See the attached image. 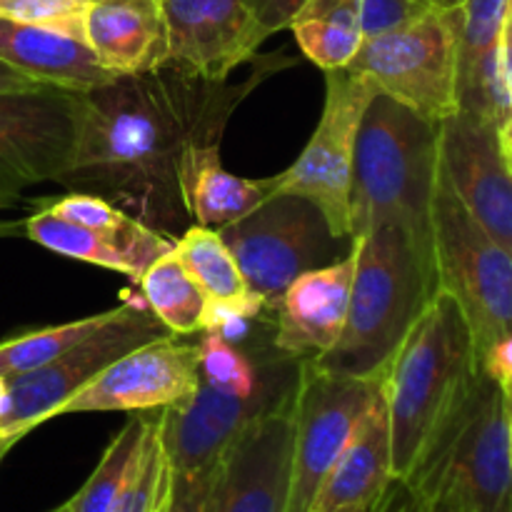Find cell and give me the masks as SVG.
Returning <instances> with one entry per match:
<instances>
[{
	"label": "cell",
	"instance_id": "6da1fadb",
	"mask_svg": "<svg viewBox=\"0 0 512 512\" xmlns=\"http://www.w3.org/2000/svg\"><path fill=\"white\" fill-rule=\"evenodd\" d=\"M273 65L230 83L168 60L83 90L75 153L60 185L100 195L175 240L193 225L180 193L185 155L198 145H220L230 115Z\"/></svg>",
	"mask_w": 512,
	"mask_h": 512
},
{
	"label": "cell",
	"instance_id": "7a4b0ae2",
	"mask_svg": "<svg viewBox=\"0 0 512 512\" xmlns=\"http://www.w3.org/2000/svg\"><path fill=\"white\" fill-rule=\"evenodd\" d=\"M255 318H225L200 333L198 388L185 403L158 413L170 465V500L203 508L215 465L258 418L293 408L303 360L253 338Z\"/></svg>",
	"mask_w": 512,
	"mask_h": 512
},
{
	"label": "cell",
	"instance_id": "3957f363",
	"mask_svg": "<svg viewBox=\"0 0 512 512\" xmlns=\"http://www.w3.org/2000/svg\"><path fill=\"white\" fill-rule=\"evenodd\" d=\"M478 375L473 335L460 305L445 290L430 298L423 315L378 375L393 443V475L408 483L468 398Z\"/></svg>",
	"mask_w": 512,
	"mask_h": 512
},
{
	"label": "cell",
	"instance_id": "277c9868",
	"mask_svg": "<svg viewBox=\"0 0 512 512\" xmlns=\"http://www.w3.org/2000/svg\"><path fill=\"white\" fill-rule=\"evenodd\" d=\"M440 170V123L375 93L355 140L350 233L403 228L433 260V195Z\"/></svg>",
	"mask_w": 512,
	"mask_h": 512
},
{
	"label": "cell",
	"instance_id": "5b68a950",
	"mask_svg": "<svg viewBox=\"0 0 512 512\" xmlns=\"http://www.w3.org/2000/svg\"><path fill=\"white\" fill-rule=\"evenodd\" d=\"M348 318L333 350L310 363L348 378H378L438 293L435 263L395 225L355 238Z\"/></svg>",
	"mask_w": 512,
	"mask_h": 512
},
{
	"label": "cell",
	"instance_id": "8992f818",
	"mask_svg": "<svg viewBox=\"0 0 512 512\" xmlns=\"http://www.w3.org/2000/svg\"><path fill=\"white\" fill-rule=\"evenodd\" d=\"M430 218L438 290L463 310L478 365L512 340V258L470 218L443 170L435 180Z\"/></svg>",
	"mask_w": 512,
	"mask_h": 512
},
{
	"label": "cell",
	"instance_id": "52a82bcc",
	"mask_svg": "<svg viewBox=\"0 0 512 512\" xmlns=\"http://www.w3.org/2000/svg\"><path fill=\"white\" fill-rule=\"evenodd\" d=\"M423 500L455 488L470 512H503L512 495L508 400L485 373L475 375L443 433L408 480Z\"/></svg>",
	"mask_w": 512,
	"mask_h": 512
},
{
	"label": "cell",
	"instance_id": "ba28073f",
	"mask_svg": "<svg viewBox=\"0 0 512 512\" xmlns=\"http://www.w3.org/2000/svg\"><path fill=\"white\" fill-rule=\"evenodd\" d=\"M218 233L238 260L250 293L270 315L298 275L335 263L355 248V240L333 233L318 205L285 190H275Z\"/></svg>",
	"mask_w": 512,
	"mask_h": 512
},
{
	"label": "cell",
	"instance_id": "9c48e42d",
	"mask_svg": "<svg viewBox=\"0 0 512 512\" xmlns=\"http://www.w3.org/2000/svg\"><path fill=\"white\" fill-rule=\"evenodd\" d=\"M170 333L153 310L123 305L110 310L108 320L95 333L80 340L50 363L5 380V400L0 408V458L20 438L50 418L93 378H98L113 360L130 350L168 338Z\"/></svg>",
	"mask_w": 512,
	"mask_h": 512
},
{
	"label": "cell",
	"instance_id": "30bf717a",
	"mask_svg": "<svg viewBox=\"0 0 512 512\" xmlns=\"http://www.w3.org/2000/svg\"><path fill=\"white\" fill-rule=\"evenodd\" d=\"M348 70L373 83L378 93L443 123L460 108L453 8H430L400 28L365 38Z\"/></svg>",
	"mask_w": 512,
	"mask_h": 512
},
{
	"label": "cell",
	"instance_id": "8fae6325",
	"mask_svg": "<svg viewBox=\"0 0 512 512\" xmlns=\"http://www.w3.org/2000/svg\"><path fill=\"white\" fill-rule=\"evenodd\" d=\"M378 90L348 68L325 73V105L303 153L275 175L278 190L295 193L318 205L338 238L350 233V188H353L355 140L370 100Z\"/></svg>",
	"mask_w": 512,
	"mask_h": 512
},
{
	"label": "cell",
	"instance_id": "7c38bea8",
	"mask_svg": "<svg viewBox=\"0 0 512 512\" xmlns=\"http://www.w3.org/2000/svg\"><path fill=\"white\" fill-rule=\"evenodd\" d=\"M83 90L40 85L0 93V210L40 183H60L75 153Z\"/></svg>",
	"mask_w": 512,
	"mask_h": 512
},
{
	"label": "cell",
	"instance_id": "4fadbf2b",
	"mask_svg": "<svg viewBox=\"0 0 512 512\" xmlns=\"http://www.w3.org/2000/svg\"><path fill=\"white\" fill-rule=\"evenodd\" d=\"M23 233L55 255L98 265L130 280H140L153 260L173 248V240L110 200L78 190H68V195L50 200L23 220Z\"/></svg>",
	"mask_w": 512,
	"mask_h": 512
},
{
	"label": "cell",
	"instance_id": "5bb4252c",
	"mask_svg": "<svg viewBox=\"0 0 512 512\" xmlns=\"http://www.w3.org/2000/svg\"><path fill=\"white\" fill-rule=\"evenodd\" d=\"M170 60L208 80H228L260 45L290 28L305 0H160Z\"/></svg>",
	"mask_w": 512,
	"mask_h": 512
},
{
	"label": "cell",
	"instance_id": "9a60e30c",
	"mask_svg": "<svg viewBox=\"0 0 512 512\" xmlns=\"http://www.w3.org/2000/svg\"><path fill=\"white\" fill-rule=\"evenodd\" d=\"M378 378H348L303 360L293 403V483L288 512H310L320 485L373 403Z\"/></svg>",
	"mask_w": 512,
	"mask_h": 512
},
{
	"label": "cell",
	"instance_id": "2e32d148",
	"mask_svg": "<svg viewBox=\"0 0 512 512\" xmlns=\"http://www.w3.org/2000/svg\"><path fill=\"white\" fill-rule=\"evenodd\" d=\"M440 170L470 218L512 258V150L498 125L470 110L445 118Z\"/></svg>",
	"mask_w": 512,
	"mask_h": 512
},
{
	"label": "cell",
	"instance_id": "e0dca14e",
	"mask_svg": "<svg viewBox=\"0 0 512 512\" xmlns=\"http://www.w3.org/2000/svg\"><path fill=\"white\" fill-rule=\"evenodd\" d=\"M198 388V343L175 335L150 340L113 360L98 378L73 395L58 415L150 413L185 403Z\"/></svg>",
	"mask_w": 512,
	"mask_h": 512
},
{
	"label": "cell",
	"instance_id": "ac0fdd59",
	"mask_svg": "<svg viewBox=\"0 0 512 512\" xmlns=\"http://www.w3.org/2000/svg\"><path fill=\"white\" fill-rule=\"evenodd\" d=\"M293 408L250 423L210 475L200 512H288Z\"/></svg>",
	"mask_w": 512,
	"mask_h": 512
},
{
	"label": "cell",
	"instance_id": "d6986e66",
	"mask_svg": "<svg viewBox=\"0 0 512 512\" xmlns=\"http://www.w3.org/2000/svg\"><path fill=\"white\" fill-rule=\"evenodd\" d=\"M355 248L335 263L298 275L273 313V345L298 360L335 348L345 328L355 275Z\"/></svg>",
	"mask_w": 512,
	"mask_h": 512
},
{
	"label": "cell",
	"instance_id": "ffe728a7",
	"mask_svg": "<svg viewBox=\"0 0 512 512\" xmlns=\"http://www.w3.org/2000/svg\"><path fill=\"white\" fill-rule=\"evenodd\" d=\"M510 0H463L455 5L458 110L493 120L505 145L512 140V95L503 80V28Z\"/></svg>",
	"mask_w": 512,
	"mask_h": 512
},
{
	"label": "cell",
	"instance_id": "44dd1931",
	"mask_svg": "<svg viewBox=\"0 0 512 512\" xmlns=\"http://www.w3.org/2000/svg\"><path fill=\"white\" fill-rule=\"evenodd\" d=\"M83 38L115 75H138L170 60L168 20L160 0H90Z\"/></svg>",
	"mask_w": 512,
	"mask_h": 512
},
{
	"label": "cell",
	"instance_id": "7402d4cb",
	"mask_svg": "<svg viewBox=\"0 0 512 512\" xmlns=\"http://www.w3.org/2000/svg\"><path fill=\"white\" fill-rule=\"evenodd\" d=\"M395 480L393 443H390V420L385 398L375 390L373 403L360 418L353 438L348 440L333 470L320 485L310 512H340L353 508H370L378 503Z\"/></svg>",
	"mask_w": 512,
	"mask_h": 512
},
{
	"label": "cell",
	"instance_id": "603a6c76",
	"mask_svg": "<svg viewBox=\"0 0 512 512\" xmlns=\"http://www.w3.org/2000/svg\"><path fill=\"white\" fill-rule=\"evenodd\" d=\"M0 60L45 85L90 90L118 78L78 35L0 18Z\"/></svg>",
	"mask_w": 512,
	"mask_h": 512
},
{
	"label": "cell",
	"instance_id": "cb8c5ba5",
	"mask_svg": "<svg viewBox=\"0 0 512 512\" xmlns=\"http://www.w3.org/2000/svg\"><path fill=\"white\" fill-rule=\"evenodd\" d=\"M278 190L275 175L270 178H240L225 170L220 145H198L188 150L180 168V193L185 210L195 225L223 228L243 218Z\"/></svg>",
	"mask_w": 512,
	"mask_h": 512
},
{
	"label": "cell",
	"instance_id": "d4e9b609",
	"mask_svg": "<svg viewBox=\"0 0 512 512\" xmlns=\"http://www.w3.org/2000/svg\"><path fill=\"white\" fill-rule=\"evenodd\" d=\"M173 253L213 303L215 323L225 318H273L250 293L238 260L233 258L218 230L193 223L173 240Z\"/></svg>",
	"mask_w": 512,
	"mask_h": 512
},
{
	"label": "cell",
	"instance_id": "484cf974",
	"mask_svg": "<svg viewBox=\"0 0 512 512\" xmlns=\"http://www.w3.org/2000/svg\"><path fill=\"white\" fill-rule=\"evenodd\" d=\"M363 0H305L295 13L290 30L305 58L318 68H348L363 45L360 25Z\"/></svg>",
	"mask_w": 512,
	"mask_h": 512
},
{
	"label": "cell",
	"instance_id": "4316f807",
	"mask_svg": "<svg viewBox=\"0 0 512 512\" xmlns=\"http://www.w3.org/2000/svg\"><path fill=\"white\" fill-rule=\"evenodd\" d=\"M138 283L155 318L173 335H200L215 323L213 303L180 265L173 248L153 260Z\"/></svg>",
	"mask_w": 512,
	"mask_h": 512
},
{
	"label": "cell",
	"instance_id": "83f0119b",
	"mask_svg": "<svg viewBox=\"0 0 512 512\" xmlns=\"http://www.w3.org/2000/svg\"><path fill=\"white\" fill-rule=\"evenodd\" d=\"M170 465L160 440L158 415L145 423L143 440L123 488L108 512H160L170 500Z\"/></svg>",
	"mask_w": 512,
	"mask_h": 512
},
{
	"label": "cell",
	"instance_id": "f1b7e54d",
	"mask_svg": "<svg viewBox=\"0 0 512 512\" xmlns=\"http://www.w3.org/2000/svg\"><path fill=\"white\" fill-rule=\"evenodd\" d=\"M108 313L90 315V318L73 320V323L50 325V328L33 330V333L18 335L13 340L0 343V378L8 380L15 375L30 373V370L40 368V365L50 363L65 350L78 345L80 340L88 338L90 333L100 328L108 320Z\"/></svg>",
	"mask_w": 512,
	"mask_h": 512
},
{
	"label": "cell",
	"instance_id": "f546056e",
	"mask_svg": "<svg viewBox=\"0 0 512 512\" xmlns=\"http://www.w3.org/2000/svg\"><path fill=\"white\" fill-rule=\"evenodd\" d=\"M145 415H133L128 423L123 425L118 435L110 440L108 450L103 453L100 463L95 465L93 475L88 483L80 488V493L73 500H68V508L73 512H108L113 505L115 495L123 488L125 478L130 473L135 455H138L140 440H143Z\"/></svg>",
	"mask_w": 512,
	"mask_h": 512
},
{
	"label": "cell",
	"instance_id": "4dcf8cb0",
	"mask_svg": "<svg viewBox=\"0 0 512 512\" xmlns=\"http://www.w3.org/2000/svg\"><path fill=\"white\" fill-rule=\"evenodd\" d=\"M88 3L90 0H0V18L63 30L83 38Z\"/></svg>",
	"mask_w": 512,
	"mask_h": 512
},
{
	"label": "cell",
	"instance_id": "1f68e13d",
	"mask_svg": "<svg viewBox=\"0 0 512 512\" xmlns=\"http://www.w3.org/2000/svg\"><path fill=\"white\" fill-rule=\"evenodd\" d=\"M430 8H435L430 0H363L360 3L363 38H373V35L400 28V25L428 13Z\"/></svg>",
	"mask_w": 512,
	"mask_h": 512
},
{
	"label": "cell",
	"instance_id": "d6a6232c",
	"mask_svg": "<svg viewBox=\"0 0 512 512\" xmlns=\"http://www.w3.org/2000/svg\"><path fill=\"white\" fill-rule=\"evenodd\" d=\"M373 512H425V500L403 480H393Z\"/></svg>",
	"mask_w": 512,
	"mask_h": 512
},
{
	"label": "cell",
	"instance_id": "836d02e7",
	"mask_svg": "<svg viewBox=\"0 0 512 512\" xmlns=\"http://www.w3.org/2000/svg\"><path fill=\"white\" fill-rule=\"evenodd\" d=\"M38 80H33L30 75L20 73L18 68L8 65L5 60H0V93H18V90H33L40 88Z\"/></svg>",
	"mask_w": 512,
	"mask_h": 512
},
{
	"label": "cell",
	"instance_id": "e575fe53",
	"mask_svg": "<svg viewBox=\"0 0 512 512\" xmlns=\"http://www.w3.org/2000/svg\"><path fill=\"white\" fill-rule=\"evenodd\" d=\"M425 512H470V510L458 490L440 488L433 498L425 500Z\"/></svg>",
	"mask_w": 512,
	"mask_h": 512
},
{
	"label": "cell",
	"instance_id": "d590c367",
	"mask_svg": "<svg viewBox=\"0 0 512 512\" xmlns=\"http://www.w3.org/2000/svg\"><path fill=\"white\" fill-rule=\"evenodd\" d=\"M23 223H15V220H0V238H10V235L20 233Z\"/></svg>",
	"mask_w": 512,
	"mask_h": 512
},
{
	"label": "cell",
	"instance_id": "8d00e7d4",
	"mask_svg": "<svg viewBox=\"0 0 512 512\" xmlns=\"http://www.w3.org/2000/svg\"><path fill=\"white\" fill-rule=\"evenodd\" d=\"M430 3H433L435 8L450 10V8H455V5H460V3H463V0H430Z\"/></svg>",
	"mask_w": 512,
	"mask_h": 512
},
{
	"label": "cell",
	"instance_id": "74e56055",
	"mask_svg": "<svg viewBox=\"0 0 512 512\" xmlns=\"http://www.w3.org/2000/svg\"><path fill=\"white\" fill-rule=\"evenodd\" d=\"M508 400V433H510V458H512V393L505 395Z\"/></svg>",
	"mask_w": 512,
	"mask_h": 512
},
{
	"label": "cell",
	"instance_id": "f35d334b",
	"mask_svg": "<svg viewBox=\"0 0 512 512\" xmlns=\"http://www.w3.org/2000/svg\"><path fill=\"white\" fill-rule=\"evenodd\" d=\"M378 505V503H375ZM375 505H370V508H353V510H340V512H373Z\"/></svg>",
	"mask_w": 512,
	"mask_h": 512
},
{
	"label": "cell",
	"instance_id": "ab89813d",
	"mask_svg": "<svg viewBox=\"0 0 512 512\" xmlns=\"http://www.w3.org/2000/svg\"><path fill=\"white\" fill-rule=\"evenodd\" d=\"M53 512H73V510H70V508H68V503H65V505H60L58 510H53Z\"/></svg>",
	"mask_w": 512,
	"mask_h": 512
},
{
	"label": "cell",
	"instance_id": "60d3db41",
	"mask_svg": "<svg viewBox=\"0 0 512 512\" xmlns=\"http://www.w3.org/2000/svg\"><path fill=\"white\" fill-rule=\"evenodd\" d=\"M503 512H512V495H510V500H508V505H505V510Z\"/></svg>",
	"mask_w": 512,
	"mask_h": 512
},
{
	"label": "cell",
	"instance_id": "b9f144b4",
	"mask_svg": "<svg viewBox=\"0 0 512 512\" xmlns=\"http://www.w3.org/2000/svg\"><path fill=\"white\" fill-rule=\"evenodd\" d=\"M160 512H168V505H165V508H163V510H160Z\"/></svg>",
	"mask_w": 512,
	"mask_h": 512
},
{
	"label": "cell",
	"instance_id": "7bdbcfd3",
	"mask_svg": "<svg viewBox=\"0 0 512 512\" xmlns=\"http://www.w3.org/2000/svg\"><path fill=\"white\" fill-rule=\"evenodd\" d=\"M510 150H512V140H510Z\"/></svg>",
	"mask_w": 512,
	"mask_h": 512
}]
</instances>
